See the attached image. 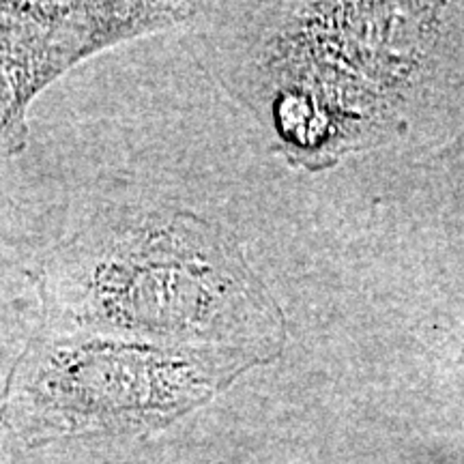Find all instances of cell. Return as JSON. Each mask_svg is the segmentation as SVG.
I'll use <instances>...</instances> for the list:
<instances>
[{"instance_id": "2", "label": "cell", "mask_w": 464, "mask_h": 464, "mask_svg": "<svg viewBox=\"0 0 464 464\" xmlns=\"http://www.w3.org/2000/svg\"><path fill=\"white\" fill-rule=\"evenodd\" d=\"M256 365L219 348L45 332L11 365L0 423L26 448L153 434L211 402Z\"/></svg>"}, {"instance_id": "3", "label": "cell", "mask_w": 464, "mask_h": 464, "mask_svg": "<svg viewBox=\"0 0 464 464\" xmlns=\"http://www.w3.org/2000/svg\"><path fill=\"white\" fill-rule=\"evenodd\" d=\"M191 3H0V155L28 142V106L84 58L185 24Z\"/></svg>"}, {"instance_id": "1", "label": "cell", "mask_w": 464, "mask_h": 464, "mask_svg": "<svg viewBox=\"0 0 464 464\" xmlns=\"http://www.w3.org/2000/svg\"><path fill=\"white\" fill-rule=\"evenodd\" d=\"M48 332L219 348L258 365L282 355L286 316L237 237L188 208L95 222L39 276Z\"/></svg>"}]
</instances>
